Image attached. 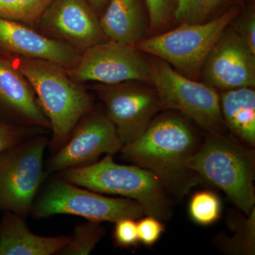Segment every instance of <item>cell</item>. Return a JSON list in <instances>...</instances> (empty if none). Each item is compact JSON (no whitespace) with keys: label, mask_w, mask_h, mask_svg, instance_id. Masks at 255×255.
<instances>
[{"label":"cell","mask_w":255,"mask_h":255,"mask_svg":"<svg viewBox=\"0 0 255 255\" xmlns=\"http://www.w3.org/2000/svg\"><path fill=\"white\" fill-rule=\"evenodd\" d=\"M202 141L184 117L164 114L124 145L119 158L152 172L171 196L182 199L201 183L190 164Z\"/></svg>","instance_id":"cell-1"},{"label":"cell","mask_w":255,"mask_h":255,"mask_svg":"<svg viewBox=\"0 0 255 255\" xmlns=\"http://www.w3.org/2000/svg\"><path fill=\"white\" fill-rule=\"evenodd\" d=\"M6 55L31 84L49 120L52 137L48 147L55 153L65 145L79 121L94 108L93 97L58 64Z\"/></svg>","instance_id":"cell-2"},{"label":"cell","mask_w":255,"mask_h":255,"mask_svg":"<svg viewBox=\"0 0 255 255\" xmlns=\"http://www.w3.org/2000/svg\"><path fill=\"white\" fill-rule=\"evenodd\" d=\"M205 182L218 188L246 216L255 207V153L231 134L208 132L190 164Z\"/></svg>","instance_id":"cell-3"},{"label":"cell","mask_w":255,"mask_h":255,"mask_svg":"<svg viewBox=\"0 0 255 255\" xmlns=\"http://www.w3.org/2000/svg\"><path fill=\"white\" fill-rule=\"evenodd\" d=\"M113 155L85 167L65 169L58 174L68 182L100 194L137 201L145 215L167 221L172 216V197L155 174L135 164L116 163Z\"/></svg>","instance_id":"cell-4"},{"label":"cell","mask_w":255,"mask_h":255,"mask_svg":"<svg viewBox=\"0 0 255 255\" xmlns=\"http://www.w3.org/2000/svg\"><path fill=\"white\" fill-rule=\"evenodd\" d=\"M30 214L35 219L68 214L89 221L116 223L123 219H140L145 212L137 201L103 196L72 184L58 174L47 178L33 201Z\"/></svg>","instance_id":"cell-5"},{"label":"cell","mask_w":255,"mask_h":255,"mask_svg":"<svg viewBox=\"0 0 255 255\" xmlns=\"http://www.w3.org/2000/svg\"><path fill=\"white\" fill-rule=\"evenodd\" d=\"M237 5L206 23H182L162 34L144 38L135 45L169 64L181 75L196 80L201 75L206 57L224 30L239 15Z\"/></svg>","instance_id":"cell-6"},{"label":"cell","mask_w":255,"mask_h":255,"mask_svg":"<svg viewBox=\"0 0 255 255\" xmlns=\"http://www.w3.org/2000/svg\"><path fill=\"white\" fill-rule=\"evenodd\" d=\"M39 134L0 152V211L26 218L33 201L50 174L43 156L49 144Z\"/></svg>","instance_id":"cell-7"},{"label":"cell","mask_w":255,"mask_h":255,"mask_svg":"<svg viewBox=\"0 0 255 255\" xmlns=\"http://www.w3.org/2000/svg\"><path fill=\"white\" fill-rule=\"evenodd\" d=\"M150 82L162 110H175L208 132H225L219 94L214 87L191 80L160 58L149 60Z\"/></svg>","instance_id":"cell-8"},{"label":"cell","mask_w":255,"mask_h":255,"mask_svg":"<svg viewBox=\"0 0 255 255\" xmlns=\"http://www.w3.org/2000/svg\"><path fill=\"white\" fill-rule=\"evenodd\" d=\"M123 147L113 122L105 110L94 107L75 126L68 141L45 163L49 174L90 165L102 155H115Z\"/></svg>","instance_id":"cell-9"},{"label":"cell","mask_w":255,"mask_h":255,"mask_svg":"<svg viewBox=\"0 0 255 255\" xmlns=\"http://www.w3.org/2000/svg\"><path fill=\"white\" fill-rule=\"evenodd\" d=\"M73 81L114 85L140 81L150 84V64L135 46L111 40L85 50L76 66L65 69Z\"/></svg>","instance_id":"cell-10"},{"label":"cell","mask_w":255,"mask_h":255,"mask_svg":"<svg viewBox=\"0 0 255 255\" xmlns=\"http://www.w3.org/2000/svg\"><path fill=\"white\" fill-rule=\"evenodd\" d=\"M93 90L105 106V113L115 126L123 146L140 136L162 110L154 88L125 82L96 84Z\"/></svg>","instance_id":"cell-11"},{"label":"cell","mask_w":255,"mask_h":255,"mask_svg":"<svg viewBox=\"0 0 255 255\" xmlns=\"http://www.w3.org/2000/svg\"><path fill=\"white\" fill-rule=\"evenodd\" d=\"M38 31L80 55L108 40L88 0H53L42 15Z\"/></svg>","instance_id":"cell-12"},{"label":"cell","mask_w":255,"mask_h":255,"mask_svg":"<svg viewBox=\"0 0 255 255\" xmlns=\"http://www.w3.org/2000/svg\"><path fill=\"white\" fill-rule=\"evenodd\" d=\"M201 75L215 89L254 88L255 54L229 25L210 50Z\"/></svg>","instance_id":"cell-13"},{"label":"cell","mask_w":255,"mask_h":255,"mask_svg":"<svg viewBox=\"0 0 255 255\" xmlns=\"http://www.w3.org/2000/svg\"><path fill=\"white\" fill-rule=\"evenodd\" d=\"M0 53L28 59L48 60L65 69L76 66L81 56L68 45L51 39L35 28L1 18Z\"/></svg>","instance_id":"cell-14"},{"label":"cell","mask_w":255,"mask_h":255,"mask_svg":"<svg viewBox=\"0 0 255 255\" xmlns=\"http://www.w3.org/2000/svg\"><path fill=\"white\" fill-rule=\"evenodd\" d=\"M0 112L9 123L50 130L49 120L31 87L8 57L0 53Z\"/></svg>","instance_id":"cell-15"},{"label":"cell","mask_w":255,"mask_h":255,"mask_svg":"<svg viewBox=\"0 0 255 255\" xmlns=\"http://www.w3.org/2000/svg\"><path fill=\"white\" fill-rule=\"evenodd\" d=\"M2 213L0 255H57L71 240V236H38L28 229L26 218L11 211Z\"/></svg>","instance_id":"cell-16"},{"label":"cell","mask_w":255,"mask_h":255,"mask_svg":"<svg viewBox=\"0 0 255 255\" xmlns=\"http://www.w3.org/2000/svg\"><path fill=\"white\" fill-rule=\"evenodd\" d=\"M144 0H110L100 17L107 39L134 46L145 38L147 20Z\"/></svg>","instance_id":"cell-17"},{"label":"cell","mask_w":255,"mask_h":255,"mask_svg":"<svg viewBox=\"0 0 255 255\" xmlns=\"http://www.w3.org/2000/svg\"><path fill=\"white\" fill-rule=\"evenodd\" d=\"M220 98V110L231 135L246 145H255V92L252 87L226 90Z\"/></svg>","instance_id":"cell-18"},{"label":"cell","mask_w":255,"mask_h":255,"mask_svg":"<svg viewBox=\"0 0 255 255\" xmlns=\"http://www.w3.org/2000/svg\"><path fill=\"white\" fill-rule=\"evenodd\" d=\"M226 223L231 236L221 233L214 238V246L225 254H255V208L249 216L241 210L228 213Z\"/></svg>","instance_id":"cell-19"},{"label":"cell","mask_w":255,"mask_h":255,"mask_svg":"<svg viewBox=\"0 0 255 255\" xmlns=\"http://www.w3.org/2000/svg\"><path fill=\"white\" fill-rule=\"evenodd\" d=\"M53 0H0V18L38 30L42 15Z\"/></svg>","instance_id":"cell-20"},{"label":"cell","mask_w":255,"mask_h":255,"mask_svg":"<svg viewBox=\"0 0 255 255\" xmlns=\"http://www.w3.org/2000/svg\"><path fill=\"white\" fill-rule=\"evenodd\" d=\"M101 222L89 221L79 223L74 228L71 240L57 255H88L106 234V229Z\"/></svg>","instance_id":"cell-21"},{"label":"cell","mask_w":255,"mask_h":255,"mask_svg":"<svg viewBox=\"0 0 255 255\" xmlns=\"http://www.w3.org/2000/svg\"><path fill=\"white\" fill-rule=\"evenodd\" d=\"M222 204L219 196L212 191L204 190L194 193L189 204L191 219L197 224L209 226L221 218Z\"/></svg>","instance_id":"cell-22"},{"label":"cell","mask_w":255,"mask_h":255,"mask_svg":"<svg viewBox=\"0 0 255 255\" xmlns=\"http://www.w3.org/2000/svg\"><path fill=\"white\" fill-rule=\"evenodd\" d=\"M48 130L41 128L21 127L0 121V152L34 135L46 134Z\"/></svg>","instance_id":"cell-23"},{"label":"cell","mask_w":255,"mask_h":255,"mask_svg":"<svg viewBox=\"0 0 255 255\" xmlns=\"http://www.w3.org/2000/svg\"><path fill=\"white\" fill-rule=\"evenodd\" d=\"M151 28L154 31L165 27L174 17L177 0H144Z\"/></svg>","instance_id":"cell-24"},{"label":"cell","mask_w":255,"mask_h":255,"mask_svg":"<svg viewBox=\"0 0 255 255\" xmlns=\"http://www.w3.org/2000/svg\"><path fill=\"white\" fill-rule=\"evenodd\" d=\"M145 216L140 218L137 223V234L139 242L144 246L151 247L158 241L165 227L160 220L150 215Z\"/></svg>","instance_id":"cell-25"},{"label":"cell","mask_w":255,"mask_h":255,"mask_svg":"<svg viewBox=\"0 0 255 255\" xmlns=\"http://www.w3.org/2000/svg\"><path fill=\"white\" fill-rule=\"evenodd\" d=\"M232 28L241 37L246 46L255 54V14L254 10L248 9L239 15L231 22Z\"/></svg>","instance_id":"cell-26"},{"label":"cell","mask_w":255,"mask_h":255,"mask_svg":"<svg viewBox=\"0 0 255 255\" xmlns=\"http://www.w3.org/2000/svg\"><path fill=\"white\" fill-rule=\"evenodd\" d=\"M174 18L182 23H201L206 18L204 0H177Z\"/></svg>","instance_id":"cell-27"},{"label":"cell","mask_w":255,"mask_h":255,"mask_svg":"<svg viewBox=\"0 0 255 255\" xmlns=\"http://www.w3.org/2000/svg\"><path fill=\"white\" fill-rule=\"evenodd\" d=\"M135 220L123 219L115 223L113 238L116 246L130 248L139 243Z\"/></svg>","instance_id":"cell-28"},{"label":"cell","mask_w":255,"mask_h":255,"mask_svg":"<svg viewBox=\"0 0 255 255\" xmlns=\"http://www.w3.org/2000/svg\"><path fill=\"white\" fill-rule=\"evenodd\" d=\"M227 1L228 0H204V11L206 17Z\"/></svg>","instance_id":"cell-29"},{"label":"cell","mask_w":255,"mask_h":255,"mask_svg":"<svg viewBox=\"0 0 255 255\" xmlns=\"http://www.w3.org/2000/svg\"><path fill=\"white\" fill-rule=\"evenodd\" d=\"M110 0H88L92 7L95 10L96 14L100 17L108 6Z\"/></svg>","instance_id":"cell-30"}]
</instances>
